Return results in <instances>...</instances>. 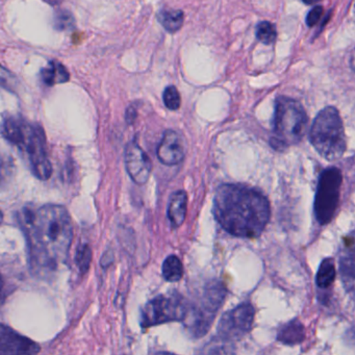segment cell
<instances>
[{
    "label": "cell",
    "mask_w": 355,
    "mask_h": 355,
    "mask_svg": "<svg viewBox=\"0 0 355 355\" xmlns=\"http://www.w3.org/2000/svg\"><path fill=\"white\" fill-rule=\"evenodd\" d=\"M42 80L47 86L64 84L69 80V72L60 62L51 61L41 71Z\"/></svg>",
    "instance_id": "2e32d148"
},
{
    "label": "cell",
    "mask_w": 355,
    "mask_h": 355,
    "mask_svg": "<svg viewBox=\"0 0 355 355\" xmlns=\"http://www.w3.org/2000/svg\"><path fill=\"white\" fill-rule=\"evenodd\" d=\"M342 180L340 170L336 167L327 168L320 175L313 211L315 219L321 225L330 223L336 215Z\"/></svg>",
    "instance_id": "ba28073f"
},
{
    "label": "cell",
    "mask_w": 355,
    "mask_h": 355,
    "mask_svg": "<svg viewBox=\"0 0 355 355\" xmlns=\"http://www.w3.org/2000/svg\"><path fill=\"white\" fill-rule=\"evenodd\" d=\"M306 113L299 101L290 97L280 96L276 99L274 112L272 147L282 151L293 145L298 144L307 128Z\"/></svg>",
    "instance_id": "277c9868"
},
{
    "label": "cell",
    "mask_w": 355,
    "mask_h": 355,
    "mask_svg": "<svg viewBox=\"0 0 355 355\" xmlns=\"http://www.w3.org/2000/svg\"><path fill=\"white\" fill-rule=\"evenodd\" d=\"M74 20L69 12H59L55 15V24L58 30H68L73 26Z\"/></svg>",
    "instance_id": "603a6c76"
},
{
    "label": "cell",
    "mask_w": 355,
    "mask_h": 355,
    "mask_svg": "<svg viewBox=\"0 0 355 355\" xmlns=\"http://www.w3.org/2000/svg\"><path fill=\"white\" fill-rule=\"evenodd\" d=\"M336 263L332 259H325L320 265L315 276V284L320 288H328L336 279Z\"/></svg>",
    "instance_id": "d6986e66"
},
{
    "label": "cell",
    "mask_w": 355,
    "mask_h": 355,
    "mask_svg": "<svg viewBox=\"0 0 355 355\" xmlns=\"http://www.w3.org/2000/svg\"><path fill=\"white\" fill-rule=\"evenodd\" d=\"M257 38L263 44H273L277 39V31L271 22H261L257 26Z\"/></svg>",
    "instance_id": "ffe728a7"
},
{
    "label": "cell",
    "mask_w": 355,
    "mask_h": 355,
    "mask_svg": "<svg viewBox=\"0 0 355 355\" xmlns=\"http://www.w3.org/2000/svg\"><path fill=\"white\" fill-rule=\"evenodd\" d=\"M319 1H321V0H302V3L307 6L315 5Z\"/></svg>",
    "instance_id": "484cf974"
},
{
    "label": "cell",
    "mask_w": 355,
    "mask_h": 355,
    "mask_svg": "<svg viewBox=\"0 0 355 355\" xmlns=\"http://www.w3.org/2000/svg\"><path fill=\"white\" fill-rule=\"evenodd\" d=\"M340 271L345 282H355V230L343 241L340 250Z\"/></svg>",
    "instance_id": "4fadbf2b"
},
{
    "label": "cell",
    "mask_w": 355,
    "mask_h": 355,
    "mask_svg": "<svg viewBox=\"0 0 355 355\" xmlns=\"http://www.w3.org/2000/svg\"><path fill=\"white\" fill-rule=\"evenodd\" d=\"M32 263L42 269L55 270L69 254L73 228L67 209L46 205L24 215Z\"/></svg>",
    "instance_id": "6da1fadb"
},
{
    "label": "cell",
    "mask_w": 355,
    "mask_h": 355,
    "mask_svg": "<svg viewBox=\"0 0 355 355\" xmlns=\"http://www.w3.org/2000/svg\"><path fill=\"white\" fill-rule=\"evenodd\" d=\"M3 135L8 142L15 145L26 155L37 178L47 180L51 178L53 167L47 153L44 132L40 126L9 116L3 119Z\"/></svg>",
    "instance_id": "3957f363"
},
{
    "label": "cell",
    "mask_w": 355,
    "mask_h": 355,
    "mask_svg": "<svg viewBox=\"0 0 355 355\" xmlns=\"http://www.w3.org/2000/svg\"><path fill=\"white\" fill-rule=\"evenodd\" d=\"M39 351H40V347L34 340L17 334L7 326H1V329H0V354H37Z\"/></svg>",
    "instance_id": "8fae6325"
},
{
    "label": "cell",
    "mask_w": 355,
    "mask_h": 355,
    "mask_svg": "<svg viewBox=\"0 0 355 355\" xmlns=\"http://www.w3.org/2000/svg\"><path fill=\"white\" fill-rule=\"evenodd\" d=\"M255 309L251 303H242L224 313L217 327V336L223 342L244 338L254 323Z\"/></svg>",
    "instance_id": "9c48e42d"
},
{
    "label": "cell",
    "mask_w": 355,
    "mask_h": 355,
    "mask_svg": "<svg viewBox=\"0 0 355 355\" xmlns=\"http://www.w3.org/2000/svg\"><path fill=\"white\" fill-rule=\"evenodd\" d=\"M137 118V110L134 107H128L125 114V119L128 124L134 123Z\"/></svg>",
    "instance_id": "d4e9b609"
},
{
    "label": "cell",
    "mask_w": 355,
    "mask_h": 355,
    "mask_svg": "<svg viewBox=\"0 0 355 355\" xmlns=\"http://www.w3.org/2000/svg\"><path fill=\"white\" fill-rule=\"evenodd\" d=\"M188 211V195L184 191L174 192L170 197L168 205V219L173 228H178L184 224Z\"/></svg>",
    "instance_id": "5bb4252c"
},
{
    "label": "cell",
    "mask_w": 355,
    "mask_h": 355,
    "mask_svg": "<svg viewBox=\"0 0 355 355\" xmlns=\"http://www.w3.org/2000/svg\"><path fill=\"white\" fill-rule=\"evenodd\" d=\"M91 261H92V250H91L90 246L84 244L78 247V252H76V263L82 273H86L88 271Z\"/></svg>",
    "instance_id": "44dd1931"
},
{
    "label": "cell",
    "mask_w": 355,
    "mask_h": 355,
    "mask_svg": "<svg viewBox=\"0 0 355 355\" xmlns=\"http://www.w3.org/2000/svg\"><path fill=\"white\" fill-rule=\"evenodd\" d=\"M225 286L221 282H211L207 284L200 299L190 306L184 319L191 336L201 338L207 334L225 300Z\"/></svg>",
    "instance_id": "8992f818"
},
{
    "label": "cell",
    "mask_w": 355,
    "mask_h": 355,
    "mask_svg": "<svg viewBox=\"0 0 355 355\" xmlns=\"http://www.w3.org/2000/svg\"><path fill=\"white\" fill-rule=\"evenodd\" d=\"M157 155L164 165L175 166L182 163L186 155L184 138L175 130H166L157 146Z\"/></svg>",
    "instance_id": "7c38bea8"
},
{
    "label": "cell",
    "mask_w": 355,
    "mask_h": 355,
    "mask_svg": "<svg viewBox=\"0 0 355 355\" xmlns=\"http://www.w3.org/2000/svg\"><path fill=\"white\" fill-rule=\"evenodd\" d=\"M322 15H323V8L320 7V6L313 8V10H311V12L306 16L307 26L309 28L315 26L319 22V20L321 19Z\"/></svg>",
    "instance_id": "cb8c5ba5"
},
{
    "label": "cell",
    "mask_w": 355,
    "mask_h": 355,
    "mask_svg": "<svg viewBox=\"0 0 355 355\" xmlns=\"http://www.w3.org/2000/svg\"><path fill=\"white\" fill-rule=\"evenodd\" d=\"M190 305L178 292L159 295L149 301L141 315V326L144 329L169 322L184 321Z\"/></svg>",
    "instance_id": "52a82bcc"
},
{
    "label": "cell",
    "mask_w": 355,
    "mask_h": 355,
    "mask_svg": "<svg viewBox=\"0 0 355 355\" xmlns=\"http://www.w3.org/2000/svg\"><path fill=\"white\" fill-rule=\"evenodd\" d=\"M311 145L327 161H336L346 151L342 118L334 107L322 110L313 120L309 134Z\"/></svg>",
    "instance_id": "5b68a950"
},
{
    "label": "cell",
    "mask_w": 355,
    "mask_h": 355,
    "mask_svg": "<svg viewBox=\"0 0 355 355\" xmlns=\"http://www.w3.org/2000/svg\"><path fill=\"white\" fill-rule=\"evenodd\" d=\"M124 162L126 171L132 182L137 184H146L153 171V164L138 143L134 141L128 143L124 151Z\"/></svg>",
    "instance_id": "30bf717a"
},
{
    "label": "cell",
    "mask_w": 355,
    "mask_h": 355,
    "mask_svg": "<svg viewBox=\"0 0 355 355\" xmlns=\"http://www.w3.org/2000/svg\"><path fill=\"white\" fill-rule=\"evenodd\" d=\"M162 273L166 282H180L184 276V266L182 261L176 255H170L164 261Z\"/></svg>",
    "instance_id": "ac0fdd59"
},
{
    "label": "cell",
    "mask_w": 355,
    "mask_h": 355,
    "mask_svg": "<svg viewBox=\"0 0 355 355\" xmlns=\"http://www.w3.org/2000/svg\"><path fill=\"white\" fill-rule=\"evenodd\" d=\"M218 223L234 236H261L270 220V203L259 191L242 184H222L214 197Z\"/></svg>",
    "instance_id": "7a4b0ae2"
},
{
    "label": "cell",
    "mask_w": 355,
    "mask_h": 355,
    "mask_svg": "<svg viewBox=\"0 0 355 355\" xmlns=\"http://www.w3.org/2000/svg\"><path fill=\"white\" fill-rule=\"evenodd\" d=\"M159 24L167 32H178L184 24V14L180 10H163L157 16Z\"/></svg>",
    "instance_id": "e0dca14e"
},
{
    "label": "cell",
    "mask_w": 355,
    "mask_h": 355,
    "mask_svg": "<svg viewBox=\"0 0 355 355\" xmlns=\"http://www.w3.org/2000/svg\"><path fill=\"white\" fill-rule=\"evenodd\" d=\"M304 327L300 322L294 320L288 322L280 328L277 334V340L286 345L300 344L304 340Z\"/></svg>",
    "instance_id": "9a60e30c"
},
{
    "label": "cell",
    "mask_w": 355,
    "mask_h": 355,
    "mask_svg": "<svg viewBox=\"0 0 355 355\" xmlns=\"http://www.w3.org/2000/svg\"><path fill=\"white\" fill-rule=\"evenodd\" d=\"M163 101L166 107L170 111H176L180 109L182 105V98H180V92L175 87L170 86L165 89L163 94Z\"/></svg>",
    "instance_id": "7402d4cb"
}]
</instances>
